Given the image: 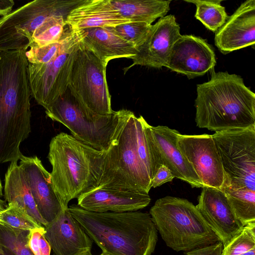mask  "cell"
<instances>
[{"instance_id":"cell-26","label":"cell","mask_w":255,"mask_h":255,"mask_svg":"<svg viewBox=\"0 0 255 255\" xmlns=\"http://www.w3.org/2000/svg\"><path fill=\"white\" fill-rule=\"evenodd\" d=\"M223 191L241 224L244 226L255 224V191L229 187L225 188Z\"/></svg>"},{"instance_id":"cell-8","label":"cell","mask_w":255,"mask_h":255,"mask_svg":"<svg viewBox=\"0 0 255 255\" xmlns=\"http://www.w3.org/2000/svg\"><path fill=\"white\" fill-rule=\"evenodd\" d=\"M84 0H35L0 17V52L27 50L40 27L51 16L67 15Z\"/></svg>"},{"instance_id":"cell-11","label":"cell","mask_w":255,"mask_h":255,"mask_svg":"<svg viewBox=\"0 0 255 255\" xmlns=\"http://www.w3.org/2000/svg\"><path fill=\"white\" fill-rule=\"evenodd\" d=\"M212 135L227 177V187L255 191V125Z\"/></svg>"},{"instance_id":"cell-36","label":"cell","mask_w":255,"mask_h":255,"mask_svg":"<svg viewBox=\"0 0 255 255\" xmlns=\"http://www.w3.org/2000/svg\"><path fill=\"white\" fill-rule=\"evenodd\" d=\"M14 4L12 0H0V16H5L11 12Z\"/></svg>"},{"instance_id":"cell-40","label":"cell","mask_w":255,"mask_h":255,"mask_svg":"<svg viewBox=\"0 0 255 255\" xmlns=\"http://www.w3.org/2000/svg\"><path fill=\"white\" fill-rule=\"evenodd\" d=\"M2 252H3L2 248L1 246V245H0V254H1Z\"/></svg>"},{"instance_id":"cell-22","label":"cell","mask_w":255,"mask_h":255,"mask_svg":"<svg viewBox=\"0 0 255 255\" xmlns=\"http://www.w3.org/2000/svg\"><path fill=\"white\" fill-rule=\"evenodd\" d=\"M81 31L82 42L107 64L114 59H131L137 53L132 44L115 33L110 27L87 28Z\"/></svg>"},{"instance_id":"cell-30","label":"cell","mask_w":255,"mask_h":255,"mask_svg":"<svg viewBox=\"0 0 255 255\" xmlns=\"http://www.w3.org/2000/svg\"><path fill=\"white\" fill-rule=\"evenodd\" d=\"M151 25L141 22H129L110 28L121 38L137 48L145 40Z\"/></svg>"},{"instance_id":"cell-5","label":"cell","mask_w":255,"mask_h":255,"mask_svg":"<svg viewBox=\"0 0 255 255\" xmlns=\"http://www.w3.org/2000/svg\"><path fill=\"white\" fill-rule=\"evenodd\" d=\"M149 213L166 245L175 251L221 242L196 206L186 199L170 196L159 198Z\"/></svg>"},{"instance_id":"cell-9","label":"cell","mask_w":255,"mask_h":255,"mask_svg":"<svg viewBox=\"0 0 255 255\" xmlns=\"http://www.w3.org/2000/svg\"><path fill=\"white\" fill-rule=\"evenodd\" d=\"M107 64L81 40L68 84L70 92L81 106L101 116H109L114 112L106 78Z\"/></svg>"},{"instance_id":"cell-20","label":"cell","mask_w":255,"mask_h":255,"mask_svg":"<svg viewBox=\"0 0 255 255\" xmlns=\"http://www.w3.org/2000/svg\"><path fill=\"white\" fill-rule=\"evenodd\" d=\"M152 138L161 158L175 178L189 184L192 188H203V185L190 163L177 144L179 132L167 126H149Z\"/></svg>"},{"instance_id":"cell-41","label":"cell","mask_w":255,"mask_h":255,"mask_svg":"<svg viewBox=\"0 0 255 255\" xmlns=\"http://www.w3.org/2000/svg\"><path fill=\"white\" fill-rule=\"evenodd\" d=\"M106 255V254H103V253H102V254H101V255Z\"/></svg>"},{"instance_id":"cell-42","label":"cell","mask_w":255,"mask_h":255,"mask_svg":"<svg viewBox=\"0 0 255 255\" xmlns=\"http://www.w3.org/2000/svg\"><path fill=\"white\" fill-rule=\"evenodd\" d=\"M0 201H1V199H0Z\"/></svg>"},{"instance_id":"cell-16","label":"cell","mask_w":255,"mask_h":255,"mask_svg":"<svg viewBox=\"0 0 255 255\" xmlns=\"http://www.w3.org/2000/svg\"><path fill=\"white\" fill-rule=\"evenodd\" d=\"M44 228L53 255H92V240L68 207L63 208Z\"/></svg>"},{"instance_id":"cell-18","label":"cell","mask_w":255,"mask_h":255,"mask_svg":"<svg viewBox=\"0 0 255 255\" xmlns=\"http://www.w3.org/2000/svg\"><path fill=\"white\" fill-rule=\"evenodd\" d=\"M77 201V205L88 211L120 213L144 208L151 199L145 193L97 187L81 193Z\"/></svg>"},{"instance_id":"cell-21","label":"cell","mask_w":255,"mask_h":255,"mask_svg":"<svg viewBox=\"0 0 255 255\" xmlns=\"http://www.w3.org/2000/svg\"><path fill=\"white\" fill-rule=\"evenodd\" d=\"M66 22L73 30H82L112 27L130 21L121 16L111 0H84L69 12Z\"/></svg>"},{"instance_id":"cell-34","label":"cell","mask_w":255,"mask_h":255,"mask_svg":"<svg viewBox=\"0 0 255 255\" xmlns=\"http://www.w3.org/2000/svg\"><path fill=\"white\" fill-rule=\"evenodd\" d=\"M221 242L184 252L183 255H222Z\"/></svg>"},{"instance_id":"cell-35","label":"cell","mask_w":255,"mask_h":255,"mask_svg":"<svg viewBox=\"0 0 255 255\" xmlns=\"http://www.w3.org/2000/svg\"><path fill=\"white\" fill-rule=\"evenodd\" d=\"M174 178L169 169L165 165H162L151 181V188H156L165 183L171 182Z\"/></svg>"},{"instance_id":"cell-24","label":"cell","mask_w":255,"mask_h":255,"mask_svg":"<svg viewBox=\"0 0 255 255\" xmlns=\"http://www.w3.org/2000/svg\"><path fill=\"white\" fill-rule=\"evenodd\" d=\"M170 2L162 0H111L112 5L125 19L149 24L166 16Z\"/></svg>"},{"instance_id":"cell-10","label":"cell","mask_w":255,"mask_h":255,"mask_svg":"<svg viewBox=\"0 0 255 255\" xmlns=\"http://www.w3.org/2000/svg\"><path fill=\"white\" fill-rule=\"evenodd\" d=\"M82 38L81 30H73L68 26L62 46L52 59L44 64L28 62L31 96L45 110L67 89L75 54Z\"/></svg>"},{"instance_id":"cell-32","label":"cell","mask_w":255,"mask_h":255,"mask_svg":"<svg viewBox=\"0 0 255 255\" xmlns=\"http://www.w3.org/2000/svg\"><path fill=\"white\" fill-rule=\"evenodd\" d=\"M64 33L58 41L42 46L30 48L25 52L28 62L32 64H44L49 62L60 50L63 43Z\"/></svg>"},{"instance_id":"cell-38","label":"cell","mask_w":255,"mask_h":255,"mask_svg":"<svg viewBox=\"0 0 255 255\" xmlns=\"http://www.w3.org/2000/svg\"><path fill=\"white\" fill-rule=\"evenodd\" d=\"M240 255H255V248Z\"/></svg>"},{"instance_id":"cell-14","label":"cell","mask_w":255,"mask_h":255,"mask_svg":"<svg viewBox=\"0 0 255 255\" xmlns=\"http://www.w3.org/2000/svg\"><path fill=\"white\" fill-rule=\"evenodd\" d=\"M180 29L173 15L160 18L151 25L145 40L131 59L132 64L126 71L135 65L157 69L166 67L172 47L181 35Z\"/></svg>"},{"instance_id":"cell-1","label":"cell","mask_w":255,"mask_h":255,"mask_svg":"<svg viewBox=\"0 0 255 255\" xmlns=\"http://www.w3.org/2000/svg\"><path fill=\"white\" fill-rule=\"evenodd\" d=\"M26 51L0 52V164L21 159L20 145L31 131Z\"/></svg>"},{"instance_id":"cell-19","label":"cell","mask_w":255,"mask_h":255,"mask_svg":"<svg viewBox=\"0 0 255 255\" xmlns=\"http://www.w3.org/2000/svg\"><path fill=\"white\" fill-rule=\"evenodd\" d=\"M19 160V166L25 175L38 211L48 223L63 209L52 185L50 173L36 155H23Z\"/></svg>"},{"instance_id":"cell-39","label":"cell","mask_w":255,"mask_h":255,"mask_svg":"<svg viewBox=\"0 0 255 255\" xmlns=\"http://www.w3.org/2000/svg\"><path fill=\"white\" fill-rule=\"evenodd\" d=\"M2 184H1V180H0V198L2 197Z\"/></svg>"},{"instance_id":"cell-25","label":"cell","mask_w":255,"mask_h":255,"mask_svg":"<svg viewBox=\"0 0 255 255\" xmlns=\"http://www.w3.org/2000/svg\"><path fill=\"white\" fill-rule=\"evenodd\" d=\"M149 126L142 116L136 118V146L140 160L152 181L163 165L159 153L152 138Z\"/></svg>"},{"instance_id":"cell-12","label":"cell","mask_w":255,"mask_h":255,"mask_svg":"<svg viewBox=\"0 0 255 255\" xmlns=\"http://www.w3.org/2000/svg\"><path fill=\"white\" fill-rule=\"evenodd\" d=\"M177 144L204 187L223 190L228 186L220 155L212 135L178 132Z\"/></svg>"},{"instance_id":"cell-28","label":"cell","mask_w":255,"mask_h":255,"mask_svg":"<svg viewBox=\"0 0 255 255\" xmlns=\"http://www.w3.org/2000/svg\"><path fill=\"white\" fill-rule=\"evenodd\" d=\"M0 225L16 231H30L42 226L27 212L14 203H8L0 217Z\"/></svg>"},{"instance_id":"cell-33","label":"cell","mask_w":255,"mask_h":255,"mask_svg":"<svg viewBox=\"0 0 255 255\" xmlns=\"http://www.w3.org/2000/svg\"><path fill=\"white\" fill-rule=\"evenodd\" d=\"M45 233L43 226L29 231L27 245L34 255H50L51 248Z\"/></svg>"},{"instance_id":"cell-7","label":"cell","mask_w":255,"mask_h":255,"mask_svg":"<svg viewBox=\"0 0 255 255\" xmlns=\"http://www.w3.org/2000/svg\"><path fill=\"white\" fill-rule=\"evenodd\" d=\"M136 118L129 110L115 142L106 152L97 187L148 194L151 181L137 150Z\"/></svg>"},{"instance_id":"cell-27","label":"cell","mask_w":255,"mask_h":255,"mask_svg":"<svg viewBox=\"0 0 255 255\" xmlns=\"http://www.w3.org/2000/svg\"><path fill=\"white\" fill-rule=\"evenodd\" d=\"M184 1L196 5L195 18L212 31H218L229 17L225 7L221 4V0H186Z\"/></svg>"},{"instance_id":"cell-4","label":"cell","mask_w":255,"mask_h":255,"mask_svg":"<svg viewBox=\"0 0 255 255\" xmlns=\"http://www.w3.org/2000/svg\"><path fill=\"white\" fill-rule=\"evenodd\" d=\"M106 152L63 132L52 138L47 158L52 166V185L63 208L81 193L98 186Z\"/></svg>"},{"instance_id":"cell-15","label":"cell","mask_w":255,"mask_h":255,"mask_svg":"<svg viewBox=\"0 0 255 255\" xmlns=\"http://www.w3.org/2000/svg\"><path fill=\"white\" fill-rule=\"evenodd\" d=\"M196 206L222 243L223 248L244 227L236 217L223 190L203 187Z\"/></svg>"},{"instance_id":"cell-17","label":"cell","mask_w":255,"mask_h":255,"mask_svg":"<svg viewBox=\"0 0 255 255\" xmlns=\"http://www.w3.org/2000/svg\"><path fill=\"white\" fill-rule=\"evenodd\" d=\"M215 44L224 54L255 45V0L243 2L216 32Z\"/></svg>"},{"instance_id":"cell-23","label":"cell","mask_w":255,"mask_h":255,"mask_svg":"<svg viewBox=\"0 0 255 255\" xmlns=\"http://www.w3.org/2000/svg\"><path fill=\"white\" fill-rule=\"evenodd\" d=\"M4 196L8 203L17 204L40 225L45 227L47 225L38 211L25 175L17 162H10L5 173Z\"/></svg>"},{"instance_id":"cell-29","label":"cell","mask_w":255,"mask_h":255,"mask_svg":"<svg viewBox=\"0 0 255 255\" xmlns=\"http://www.w3.org/2000/svg\"><path fill=\"white\" fill-rule=\"evenodd\" d=\"M29 232L14 231L0 225V245L15 255H34L27 245Z\"/></svg>"},{"instance_id":"cell-13","label":"cell","mask_w":255,"mask_h":255,"mask_svg":"<svg viewBox=\"0 0 255 255\" xmlns=\"http://www.w3.org/2000/svg\"><path fill=\"white\" fill-rule=\"evenodd\" d=\"M216 64L212 45L193 35H181L173 44L166 68L189 79L205 75Z\"/></svg>"},{"instance_id":"cell-31","label":"cell","mask_w":255,"mask_h":255,"mask_svg":"<svg viewBox=\"0 0 255 255\" xmlns=\"http://www.w3.org/2000/svg\"><path fill=\"white\" fill-rule=\"evenodd\" d=\"M255 248V224L243 230L223 248L222 255H240Z\"/></svg>"},{"instance_id":"cell-37","label":"cell","mask_w":255,"mask_h":255,"mask_svg":"<svg viewBox=\"0 0 255 255\" xmlns=\"http://www.w3.org/2000/svg\"><path fill=\"white\" fill-rule=\"evenodd\" d=\"M3 252L1 254H0V255H15L10 251L7 249L2 248Z\"/></svg>"},{"instance_id":"cell-3","label":"cell","mask_w":255,"mask_h":255,"mask_svg":"<svg viewBox=\"0 0 255 255\" xmlns=\"http://www.w3.org/2000/svg\"><path fill=\"white\" fill-rule=\"evenodd\" d=\"M195 107L199 128L218 132L255 125V94L235 74L213 69L209 81L197 85Z\"/></svg>"},{"instance_id":"cell-6","label":"cell","mask_w":255,"mask_h":255,"mask_svg":"<svg viewBox=\"0 0 255 255\" xmlns=\"http://www.w3.org/2000/svg\"><path fill=\"white\" fill-rule=\"evenodd\" d=\"M129 110L121 109L109 116L91 113L81 106L67 88L45 113L67 127L72 135L96 149L107 151L115 142Z\"/></svg>"},{"instance_id":"cell-2","label":"cell","mask_w":255,"mask_h":255,"mask_svg":"<svg viewBox=\"0 0 255 255\" xmlns=\"http://www.w3.org/2000/svg\"><path fill=\"white\" fill-rule=\"evenodd\" d=\"M68 209L91 240L108 255H151L157 230L149 213L88 211L73 204Z\"/></svg>"}]
</instances>
